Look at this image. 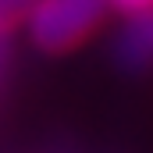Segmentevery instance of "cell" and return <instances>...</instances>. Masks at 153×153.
Here are the masks:
<instances>
[{"label": "cell", "instance_id": "cell-1", "mask_svg": "<svg viewBox=\"0 0 153 153\" xmlns=\"http://www.w3.org/2000/svg\"><path fill=\"white\" fill-rule=\"evenodd\" d=\"M107 4L111 0H36L29 11V32L39 50L64 53L103 22Z\"/></svg>", "mask_w": 153, "mask_h": 153}, {"label": "cell", "instance_id": "cell-2", "mask_svg": "<svg viewBox=\"0 0 153 153\" xmlns=\"http://www.w3.org/2000/svg\"><path fill=\"white\" fill-rule=\"evenodd\" d=\"M117 61L132 71L153 64V11H143L135 14V22H128V29L117 39Z\"/></svg>", "mask_w": 153, "mask_h": 153}, {"label": "cell", "instance_id": "cell-3", "mask_svg": "<svg viewBox=\"0 0 153 153\" xmlns=\"http://www.w3.org/2000/svg\"><path fill=\"white\" fill-rule=\"evenodd\" d=\"M36 0H0V36H7L22 18H29Z\"/></svg>", "mask_w": 153, "mask_h": 153}, {"label": "cell", "instance_id": "cell-4", "mask_svg": "<svg viewBox=\"0 0 153 153\" xmlns=\"http://www.w3.org/2000/svg\"><path fill=\"white\" fill-rule=\"evenodd\" d=\"M117 11L125 14H143V11H153V0H111Z\"/></svg>", "mask_w": 153, "mask_h": 153}, {"label": "cell", "instance_id": "cell-5", "mask_svg": "<svg viewBox=\"0 0 153 153\" xmlns=\"http://www.w3.org/2000/svg\"><path fill=\"white\" fill-rule=\"evenodd\" d=\"M7 64H11V46H7V39L0 36V82L7 75Z\"/></svg>", "mask_w": 153, "mask_h": 153}]
</instances>
